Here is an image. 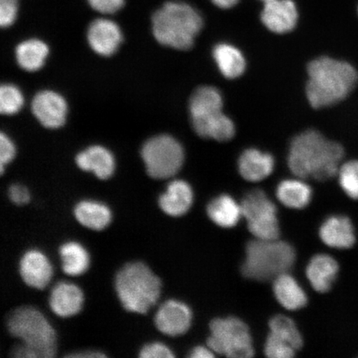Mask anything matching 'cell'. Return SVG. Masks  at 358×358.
<instances>
[{
  "label": "cell",
  "mask_w": 358,
  "mask_h": 358,
  "mask_svg": "<svg viewBox=\"0 0 358 358\" xmlns=\"http://www.w3.org/2000/svg\"><path fill=\"white\" fill-rule=\"evenodd\" d=\"M344 155L342 145L312 129L294 138L288 165L291 172L299 178L326 181L337 176Z\"/></svg>",
  "instance_id": "1"
},
{
  "label": "cell",
  "mask_w": 358,
  "mask_h": 358,
  "mask_svg": "<svg viewBox=\"0 0 358 358\" xmlns=\"http://www.w3.org/2000/svg\"><path fill=\"white\" fill-rule=\"evenodd\" d=\"M306 96L315 109L327 108L345 101L358 85L355 66L344 60L320 57L308 66Z\"/></svg>",
  "instance_id": "2"
},
{
  "label": "cell",
  "mask_w": 358,
  "mask_h": 358,
  "mask_svg": "<svg viewBox=\"0 0 358 358\" xmlns=\"http://www.w3.org/2000/svg\"><path fill=\"white\" fill-rule=\"evenodd\" d=\"M7 329L13 337L22 341L13 349V356L20 358H51L57 353L55 329L37 308L22 306L11 312Z\"/></svg>",
  "instance_id": "3"
},
{
  "label": "cell",
  "mask_w": 358,
  "mask_h": 358,
  "mask_svg": "<svg viewBox=\"0 0 358 358\" xmlns=\"http://www.w3.org/2000/svg\"><path fill=\"white\" fill-rule=\"evenodd\" d=\"M155 39L164 46L189 50L203 27L200 13L182 1H168L152 15Z\"/></svg>",
  "instance_id": "4"
},
{
  "label": "cell",
  "mask_w": 358,
  "mask_h": 358,
  "mask_svg": "<svg viewBox=\"0 0 358 358\" xmlns=\"http://www.w3.org/2000/svg\"><path fill=\"white\" fill-rule=\"evenodd\" d=\"M115 286L125 310L145 315L158 301L162 283L149 266L137 262L120 268Z\"/></svg>",
  "instance_id": "5"
},
{
  "label": "cell",
  "mask_w": 358,
  "mask_h": 358,
  "mask_svg": "<svg viewBox=\"0 0 358 358\" xmlns=\"http://www.w3.org/2000/svg\"><path fill=\"white\" fill-rule=\"evenodd\" d=\"M296 254L285 241L256 239L246 245L241 273L245 278L257 281L274 280L293 267Z\"/></svg>",
  "instance_id": "6"
},
{
  "label": "cell",
  "mask_w": 358,
  "mask_h": 358,
  "mask_svg": "<svg viewBox=\"0 0 358 358\" xmlns=\"http://www.w3.org/2000/svg\"><path fill=\"white\" fill-rule=\"evenodd\" d=\"M222 94L213 87H201L192 93L189 112L192 127L199 136L220 142L235 136L234 123L222 112Z\"/></svg>",
  "instance_id": "7"
},
{
  "label": "cell",
  "mask_w": 358,
  "mask_h": 358,
  "mask_svg": "<svg viewBox=\"0 0 358 358\" xmlns=\"http://www.w3.org/2000/svg\"><path fill=\"white\" fill-rule=\"evenodd\" d=\"M208 346L217 355L231 358L254 356L252 338L248 326L236 317H219L210 324Z\"/></svg>",
  "instance_id": "8"
},
{
  "label": "cell",
  "mask_w": 358,
  "mask_h": 358,
  "mask_svg": "<svg viewBox=\"0 0 358 358\" xmlns=\"http://www.w3.org/2000/svg\"><path fill=\"white\" fill-rule=\"evenodd\" d=\"M141 157L148 174L155 179L172 178L185 162V150L176 138L161 134L143 145Z\"/></svg>",
  "instance_id": "9"
},
{
  "label": "cell",
  "mask_w": 358,
  "mask_h": 358,
  "mask_svg": "<svg viewBox=\"0 0 358 358\" xmlns=\"http://www.w3.org/2000/svg\"><path fill=\"white\" fill-rule=\"evenodd\" d=\"M248 229L256 239H279L280 226L277 209L265 192L254 190L246 194L241 204Z\"/></svg>",
  "instance_id": "10"
},
{
  "label": "cell",
  "mask_w": 358,
  "mask_h": 358,
  "mask_svg": "<svg viewBox=\"0 0 358 358\" xmlns=\"http://www.w3.org/2000/svg\"><path fill=\"white\" fill-rule=\"evenodd\" d=\"M192 312L185 303L170 299L162 304L155 317L156 328L161 333L176 337L185 334L192 324Z\"/></svg>",
  "instance_id": "11"
},
{
  "label": "cell",
  "mask_w": 358,
  "mask_h": 358,
  "mask_svg": "<svg viewBox=\"0 0 358 358\" xmlns=\"http://www.w3.org/2000/svg\"><path fill=\"white\" fill-rule=\"evenodd\" d=\"M31 107L35 117L44 127L57 129L66 122L67 104L60 94L47 90L40 92L34 96Z\"/></svg>",
  "instance_id": "12"
},
{
  "label": "cell",
  "mask_w": 358,
  "mask_h": 358,
  "mask_svg": "<svg viewBox=\"0 0 358 358\" xmlns=\"http://www.w3.org/2000/svg\"><path fill=\"white\" fill-rule=\"evenodd\" d=\"M87 40L92 50L103 57H110L117 52L123 40L122 30L115 22L96 19L87 29Z\"/></svg>",
  "instance_id": "13"
},
{
  "label": "cell",
  "mask_w": 358,
  "mask_h": 358,
  "mask_svg": "<svg viewBox=\"0 0 358 358\" xmlns=\"http://www.w3.org/2000/svg\"><path fill=\"white\" fill-rule=\"evenodd\" d=\"M262 21L275 34H286L296 26L299 13L292 0H268L262 12Z\"/></svg>",
  "instance_id": "14"
},
{
  "label": "cell",
  "mask_w": 358,
  "mask_h": 358,
  "mask_svg": "<svg viewBox=\"0 0 358 358\" xmlns=\"http://www.w3.org/2000/svg\"><path fill=\"white\" fill-rule=\"evenodd\" d=\"M22 280L27 285L43 289L50 283L53 271L50 262L38 250H29L24 254L20 262Z\"/></svg>",
  "instance_id": "15"
},
{
  "label": "cell",
  "mask_w": 358,
  "mask_h": 358,
  "mask_svg": "<svg viewBox=\"0 0 358 358\" xmlns=\"http://www.w3.org/2000/svg\"><path fill=\"white\" fill-rule=\"evenodd\" d=\"M320 236L325 245L334 249L351 248L356 241L355 227L350 219L342 215L327 219L322 224Z\"/></svg>",
  "instance_id": "16"
},
{
  "label": "cell",
  "mask_w": 358,
  "mask_h": 358,
  "mask_svg": "<svg viewBox=\"0 0 358 358\" xmlns=\"http://www.w3.org/2000/svg\"><path fill=\"white\" fill-rule=\"evenodd\" d=\"M84 297L78 286L69 282H59L51 290L49 306L56 315L74 316L82 310Z\"/></svg>",
  "instance_id": "17"
},
{
  "label": "cell",
  "mask_w": 358,
  "mask_h": 358,
  "mask_svg": "<svg viewBox=\"0 0 358 358\" xmlns=\"http://www.w3.org/2000/svg\"><path fill=\"white\" fill-rule=\"evenodd\" d=\"M78 166L86 172H92L102 180L110 178L115 172L113 155L106 148L94 145L80 152L76 158Z\"/></svg>",
  "instance_id": "18"
},
{
  "label": "cell",
  "mask_w": 358,
  "mask_h": 358,
  "mask_svg": "<svg viewBox=\"0 0 358 358\" xmlns=\"http://www.w3.org/2000/svg\"><path fill=\"white\" fill-rule=\"evenodd\" d=\"M194 201L191 186L183 180L169 183L166 191L159 196V204L164 213L171 217H181L189 212Z\"/></svg>",
  "instance_id": "19"
},
{
  "label": "cell",
  "mask_w": 358,
  "mask_h": 358,
  "mask_svg": "<svg viewBox=\"0 0 358 358\" xmlns=\"http://www.w3.org/2000/svg\"><path fill=\"white\" fill-rule=\"evenodd\" d=\"M338 264L329 255L320 254L313 257L306 268V275L317 292L326 293L332 287L337 278Z\"/></svg>",
  "instance_id": "20"
},
{
  "label": "cell",
  "mask_w": 358,
  "mask_h": 358,
  "mask_svg": "<svg viewBox=\"0 0 358 358\" xmlns=\"http://www.w3.org/2000/svg\"><path fill=\"white\" fill-rule=\"evenodd\" d=\"M275 167L274 158L256 149L243 152L238 161L241 176L250 182H259L270 176Z\"/></svg>",
  "instance_id": "21"
},
{
  "label": "cell",
  "mask_w": 358,
  "mask_h": 358,
  "mask_svg": "<svg viewBox=\"0 0 358 358\" xmlns=\"http://www.w3.org/2000/svg\"><path fill=\"white\" fill-rule=\"evenodd\" d=\"M273 290L277 301L286 310H301L307 304L306 292L289 273H285L274 280Z\"/></svg>",
  "instance_id": "22"
},
{
  "label": "cell",
  "mask_w": 358,
  "mask_h": 358,
  "mask_svg": "<svg viewBox=\"0 0 358 358\" xmlns=\"http://www.w3.org/2000/svg\"><path fill=\"white\" fill-rule=\"evenodd\" d=\"M74 216L83 227L94 231L104 230L112 220L110 208L92 200H84L76 205Z\"/></svg>",
  "instance_id": "23"
},
{
  "label": "cell",
  "mask_w": 358,
  "mask_h": 358,
  "mask_svg": "<svg viewBox=\"0 0 358 358\" xmlns=\"http://www.w3.org/2000/svg\"><path fill=\"white\" fill-rule=\"evenodd\" d=\"M207 213L216 225L223 228L235 227L243 217L241 205L226 194L218 196L210 201Z\"/></svg>",
  "instance_id": "24"
},
{
  "label": "cell",
  "mask_w": 358,
  "mask_h": 358,
  "mask_svg": "<svg viewBox=\"0 0 358 358\" xmlns=\"http://www.w3.org/2000/svg\"><path fill=\"white\" fill-rule=\"evenodd\" d=\"M213 58L224 77L236 79L245 70V59L239 49L227 43L217 45L213 49Z\"/></svg>",
  "instance_id": "25"
},
{
  "label": "cell",
  "mask_w": 358,
  "mask_h": 358,
  "mask_svg": "<svg viewBox=\"0 0 358 358\" xmlns=\"http://www.w3.org/2000/svg\"><path fill=\"white\" fill-rule=\"evenodd\" d=\"M313 192L310 185L299 179L282 181L276 189L277 198L285 207L302 209L310 204Z\"/></svg>",
  "instance_id": "26"
},
{
  "label": "cell",
  "mask_w": 358,
  "mask_h": 358,
  "mask_svg": "<svg viewBox=\"0 0 358 358\" xmlns=\"http://www.w3.org/2000/svg\"><path fill=\"white\" fill-rule=\"evenodd\" d=\"M49 48L46 43L39 39H29L17 45L15 57L21 69L27 71L41 69L46 61Z\"/></svg>",
  "instance_id": "27"
},
{
  "label": "cell",
  "mask_w": 358,
  "mask_h": 358,
  "mask_svg": "<svg viewBox=\"0 0 358 358\" xmlns=\"http://www.w3.org/2000/svg\"><path fill=\"white\" fill-rule=\"evenodd\" d=\"M60 257L62 271L71 276H78L87 271L90 265V257L84 246L69 241L61 246Z\"/></svg>",
  "instance_id": "28"
},
{
  "label": "cell",
  "mask_w": 358,
  "mask_h": 358,
  "mask_svg": "<svg viewBox=\"0 0 358 358\" xmlns=\"http://www.w3.org/2000/svg\"><path fill=\"white\" fill-rule=\"evenodd\" d=\"M271 334L299 350L303 346V338L294 322L285 315L273 317L268 323Z\"/></svg>",
  "instance_id": "29"
},
{
  "label": "cell",
  "mask_w": 358,
  "mask_h": 358,
  "mask_svg": "<svg viewBox=\"0 0 358 358\" xmlns=\"http://www.w3.org/2000/svg\"><path fill=\"white\" fill-rule=\"evenodd\" d=\"M340 187L349 198L358 200V159L346 161L337 174Z\"/></svg>",
  "instance_id": "30"
},
{
  "label": "cell",
  "mask_w": 358,
  "mask_h": 358,
  "mask_svg": "<svg viewBox=\"0 0 358 358\" xmlns=\"http://www.w3.org/2000/svg\"><path fill=\"white\" fill-rule=\"evenodd\" d=\"M24 98L19 88L11 84L3 85L0 89V112L11 115L17 113L24 106Z\"/></svg>",
  "instance_id": "31"
},
{
  "label": "cell",
  "mask_w": 358,
  "mask_h": 358,
  "mask_svg": "<svg viewBox=\"0 0 358 358\" xmlns=\"http://www.w3.org/2000/svg\"><path fill=\"white\" fill-rule=\"evenodd\" d=\"M295 352L296 350L283 340L271 333L268 335L265 345V353L268 357L290 358L294 356Z\"/></svg>",
  "instance_id": "32"
},
{
  "label": "cell",
  "mask_w": 358,
  "mask_h": 358,
  "mask_svg": "<svg viewBox=\"0 0 358 358\" xmlns=\"http://www.w3.org/2000/svg\"><path fill=\"white\" fill-rule=\"evenodd\" d=\"M19 10V0H0V25L8 28L15 24Z\"/></svg>",
  "instance_id": "33"
},
{
  "label": "cell",
  "mask_w": 358,
  "mask_h": 358,
  "mask_svg": "<svg viewBox=\"0 0 358 358\" xmlns=\"http://www.w3.org/2000/svg\"><path fill=\"white\" fill-rule=\"evenodd\" d=\"M89 6L102 15H113L124 6V0H87Z\"/></svg>",
  "instance_id": "34"
},
{
  "label": "cell",
  "mask_w": 358,
  "mask_h": 358,
  "mask_svg": "<svg viewBox=\"0 0 358 358\" xmlns=\"http://www.w3.org/2000/svg\"><path fill=\"white\" fill-rule=\"evenodd\" d=\"M141 358H172L173 353L170 349L161 343H152L146 344L141 348L140 355Z\"/></svg>",
  "instance_id": "35"
},
{
  "label": "cell",
  "mask_w": 358,
  "mask_h": 358,
  "mask_svg": "<svg viewBox=\"0 0 358 358\" xmlns=\"http://www.w3.org/2000/svg\"><path fill=\"white\" fill-rule=\"evenodd\" d=\"M15 155L16 149L13 141L6 134L1 133V136H0V162H1L0 168H1V174L3 173L4 166L15 159Z\"/></svg>",
  "instance_id": "36"
},
{
  "label": "cell",
  "mask_w": 358,
  "mask_h": 358,
  "mask_svg": "<svg viewBox=\"0 0 358 358\" xmlns=\"http://www.w3.org/2000/svg\"><path fill=\"white\" fill-rule=\"evenodd\" d=\"M8 198H10L12 203L17 206H24L29 203L30 194L25 186L13 185L8 189Z\"/></svg>",
  "instance_id": "37"
},
{
  "label": "cell",
  "mask_w": 358,
  "mask_h": 358,
  "mask_svg": "<svg viewBox=\"0 0 358 358\" xmlns=\"http://www.w3.org/2000/svg\"><path fill=\"white\" fill-rule=\"evenodd\" d=\"M214 357V352L211 348L203 346H198L192 349L190 352L192 358H210Z\"/></svg>",
  "instance_id": "38"
},
{
  "label": "cell",
  "mask_w": 358,
  "mask_h": 358,
  "mask_svg": "<svg viewBox=\"0 0 358 358\" xmlns=\"http://www.w3.org/2000/svg\"><path fill=\"white\" fill-rule=\"evenodd\" d=\"M66 357L71 358H95V357H106V355L99 351H83L75 353H71V355H66Z\"/></svg>",
  "instance_id": "39"
},
{
  "label": "cell",
  "mask_w": 358,
  "mask_h": 358,
  "mask_svg": "<svg viewBox=\"0 0 358 358\" xmlns=\"http://www.w3.org/2000/svg\"><path fill=\"white\" fill-rule=\"evenodd\" d=\"M212 2L218 8L227 10V8L234 7L239 0H212Z\"/></svg>",
  "instance_id": "40"
},
{
  "label": "cell",
  "mask_w": 358,
  "mask_h": 358,
  "mask_svg": "<svg viewBox=\"0 0 358 358\" xmlns=\"http://www.w3.org/2000/svg\"><path fill=\"white\" fill-rule=\"evenodd\" d=\"M262 1L266 2V1H268V0H262Z\"/></svg>",
  "instance_id": "41"
},
{
  "label": "cell",
  "mask_w": 358,
  "mask_h": 358,
  "mask_svg": "<svg viewBox=\"0 0 358 358\" xmlns=\"http://www.w3.org/2000/svg\"><path fill=\"white\" fill-rule=\"evenodd\" d=\"M357 12H358V8H357Z\"/></svg>",
  "instance_id": "42"
}]
</instances>
